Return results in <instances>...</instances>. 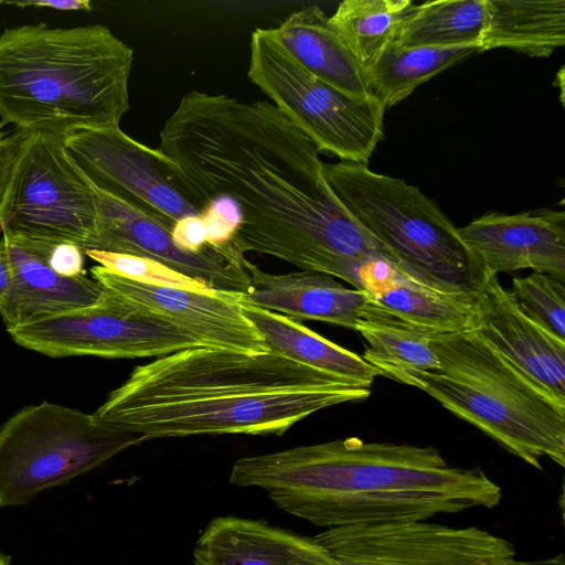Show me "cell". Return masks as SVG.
Returning a JSON list of instances; mask_svg holds the SVG:
<instances>
[{
    "label": "cell",
    "mask_w": 565,
    "mask_h": 565,
    "mask_svg": "<svg viewBox=\"0 0 565 565\" xmlns=\"http://www.w3.org/2000/svg\"><path fill=\"white\" fill-rule=\"evenodd\" d=\"M158 149L199 204L232 200L233 244L359 288L366 264L390 257L327 184L319 150L274 104L191 90L160 131Z\"/></svg>",
    "instance_id": "obj_1"
},
{
    "label": "cell",
    "mask_w": 565,
    "mask_h": 565,
    "mask_svg": "<svg viewBox=\"0 0 565 565\" xmlns=\"http://www.w3.org/2000/svg\"><path fill=\"white\" fill-rule=\"evenodd\" d=\"M371 390L269 351L185 349L137 366L93 413L147 441L194 435H282L313 413Z\"/></svg>",
    "instance_id": "obj_2"
},
{
    "label": "cell",
    "mask_w": 565,
    "mask_h": 565,
    "mask_svg": "<svg viewBox=\"0 0 565 565\" xmlns=\"http://www.w3.org/2000/svg\"><path fill=\"white\" fill-rule=\"evenodd\" d=\"M237 487H257L280 510L316 526L427 521L491 509L501 488L480 468L450 467L434 446L348 437L237 459Z\"/></svg>",
    "instance_id": "obj_3"
},
{
    "label": "cell",
    "mask_w": 565,
    "mask_h": 565,
    "mask_svg": "<svg viewBox=\"0 0 565 565\" xmlns=\"http://www.w3.org/2000/svg\"><path fill=\"white\" fill-rule=\"evenodd\" d=\"M132 49L102 24H24L0 33L1 121L65 135L118 127L129 109Z\"/></svg>",
    "instance_id": "obj_4"
},
{
    "label": "cell",
    "mask_w": 565,
    "mask_h": 565,
    "mask_svg": "<svg viewBox=\"0 0 565 565\" xmlns=\"http://www.w3.org/2000/svg\"><path fill=\"white\" fill-rule=\"evenodd\" d=\"M439 367H380L417 387L527 465L565 467V402L530 379L475 330L431 337Z\"/></svg>",
    "instance_id": "obj_5"
},
{
    "label": "cell",
    "mask_w": 565,
    "mask_h": 565,
    "mask_svg": "<svg viewBox=\"0 0 565 565\" xmlns=\"http://www.w3.org/2000/svg\"><path fill=\"white\" fill-rule=\"evenodd\" d=\"M322 170L340 204L403 275L446 294L477 297L489 280L480 262L417 186L353 162H323Z\"/></svg>",
    "instance_id": "obj_6"
},
{
    "label": "cell",
    "mask_w": 565,
    "mask_h": 565,
    "mask_svg": "<svg viewBox=\"0 0 565 565\" xmlns=\"http://www.w3.org/2000/svg\"><path fill=\"white\" fill-rule=\"evenodd\" d=\"M141 443L93 414L49 402L24 407L0 427V507L24 504Z\"/></svg>",
    "instance_id": "obj_7"
},
{
    "label": "cell",
    "mask_w": 565,
    "mask_h": 565,
    "mask_svg": "<svg viewBox=\"0 0 565 565\" xmlns=\"http://www.w3.org/2000/svg\"><path fill=\"white\" fill-rule=\"evenodd\" d=\"M248 78L319 151L367 166L383 138L385 107L375 97L341 92L305 70L282 47L274 29H256Z\"/></svg>",
    "instance_id": "obj_8"
},
{
    "label": "cell",
    "mask_w": 565,
    "mask_h": 565,
    "mask_svg": "<svg viewBox=\"0 0 565 565\" xmlns=\"http://www.w3.org/2000/svg\"><path fill=\"white\" fill-rule=\"evenodd\" d=\"M98 193L67 156L63 136L29 131L0 213L2 233L97 249Z\"/></svg>",
    "instance_id": "obj_9"
},
{
    "label": "cell",
    "mask_w": 565,
    "mask_h": 565,
    "mask_svg": "<svg viewBox=\"0 0 565 565\" xmlns=\"http://www.w3.org/2000/svg\"><path fill=\"white\" fill-rule=\"evenodd\" d=\"M7 330L17 344L51 358H159L202 347L175 326L134 308L107 289L94 306Z\"/></svg>",
    "instance_id": "obj_10"
},
{
    "label": "cell",
    "mask_w": 565,
    "mask_h": 565,
    "mask_svg": "<svg viewBox=\"0 0 565 565\" xmlns=\"http://www.w3.org/2000/svg\"><path fill=\"white\" fill-rule=\"evenodd\" d=\"M63 146L97 190L170 228L205 211L167 156L132 139L119 126L68 131Z\"/></svg>",
    "instance_id": "obj_11"
},
{
    "label": "cell",
    "mask_w": 565,
    "mask_h": 565,
    "mask_svg": "<svg viewBox=\"0 0 565 565\" xmlns=\"http://www.w3.org/2000/svg\"><path fill=\"white\" fill-rule=\"evenodd\" d=\"M315 539L342 565H511L515 559L504 537L427 521L338 526Z\"/></svg>",
    "instance_id": "obj_12"
},
{
    "label": "cell",
    "mask_w": 565,
    "mask_h": 565,
    "mask_svg": "<svg viewBox=\"0 0 565 565\" xmlns=\"http://www.w3.org/2000/svg\"><path fill=\"white\" fill-rule=\"evenodd\" d=\"M96 189V188H95ZM97 190V189H96ZM98 250L130 254L157 260L221 292L246 294L249 276L244 254L233 242L206 245L192 253L175 245L169 226L97 190Z\"/></svg>",
    "instance_id": "obj_13"
},
{
    "label": "cell",
    "mask_w": 565,
    "mask_h": 565,
    "mask_svg": "<svg viewBox=\"0 0 565 565\" xmlns=\"http://www.w3.org/2000/svg\"><path fill=\"white\" fill-rule=\"evenodd\" d=\"M90 274L105 289L134 308L175 326L202 347L248 354L270 351L259 331L242 313L241 294L150 286L99 265L92 267Z\"/></svg>",
    "instance_id": "obj_14"
},
{
    "label": "cell",
    "mask_w": 565,
    "mask_h": 565,
    "mask_svg": "<svg viewBox=\"0 0 565 565\" xmlns=\"http://www.w3.org/2000/svg\"><path fill=\"white\" fill-rule=\"evenodd\" d=\"M487 279L533 269L565 282V212L550 207L518 214L486 213L458 228Z\"/></svg>",
    "instance_id": "obj_15"
},
{
    "label": "cell",
    "mask_w": 565,
    "mask_h": 565,
    "mask_svg": "<svg viewBox=\"0 0 565 565\" xmlns=\"http://www.w3.org/2000/svg\"><path fill=\"white\" fill-rule=\"evenodd\" d=\"M478 326L475 330L530 379L565 402V340L533 319L491 277L477 295Z\"/></svg>",
    "instance_id": "obj_16"
},
{
    "label": "cell",
    "mask_w": 565,
    "mask_h": 565,
    "mask_svg": "<svg viewBox=\"0 0 565 565\" xmlns=\"http://www.w3.org/2000/svg\"><path fill=\"white\" fill-rule=\"evenodd\" d=\"M11 266L12 281L0 302V316L8 328L40 318L97 303L105 288L85 275L64 277L47 263L56 243L2 233Z\"/></svg>",
    "instance_id": "obj_17"
},
{
    "label": "cell",
    "mask_w": 565,
    "mask_h": 565,
    "mask_svg": "<svg viewBox=\"0 0 565 565\" xmlns=\"http://www.w3.org/2000/svg\"><path fill=\"white\" fill-rule=\"evenodd\" d=\"M193 565H342L316 539L234 515L213 519L193 548Z\"/></svg>",
    "instance_id": "obj_18"
},
{
    "label": "cell",
    "mask_w": 565,
    "mask_h": 565,
    "mask_svg": "<svg viewBox=\"0 0 565 565\" xmlns=\"http://www.w3.org/2000/svg\"><path fill=\"white\" fill-rule=\"evenodd\" d=\"M244 267L250 284L238 301L280 312L295 321L317 320L355 331L370 303L365 291L347 288L327 274L310 270L268 274L247 259Z\"/></svg>",
    "instance_id": "obj_19"
},
{
    "label": "cell",
    "mask_w": 565,
    "mask_h": 565,
    "mask_svg": "<svg viewBox=\"0 0 565 565\" xmlns=\"http://www.w3.org/2000/svg\"><path fill=\"white\" fill-rule=\"evenodd\" d=\"M360 290L382 310L433 334L468 332L478 326L477 297L420 285L385 259H375L362 268Z\"/></svg>",
    "instance_id": "obj_20"
},
{
    "label": "cell",
    "mask_w": 565,
    "mask_h": 565,
    "mask_svg": "<svg viewBox=\"0 0 565 565\" xmlns=\"http://www.w3.org/2000/svg\"><path fill=\"white\" fill-rule=\"evenodd\" d=\"M274 33L291 57L320 81L352 96H372L362 68L319 7L295 11Z\"/></svg>",
    "instance_id": "obj_21"
},
{
    "label": "cell",
    "mask_w": 565,
    "mask_h": 565,
    "mask_svg": "<svg viewBox=\"0 0 565 565\" xmlns=\"http://www.w3.org/2000/svg\"><path fill=\"white\" fill-rule=\"evenodd\" d=\"M239 302L242 313L263 335L269 350L292 361L370 388L380 371L299 322L254 305Z\"/></svg>",
    "instance_id": "obj_22"
},
{
    "label": "cell",
    "mask_w": 565,
    "mask_h": 565,
    "mask_svg": "<svg viewBox=\"0 0 565 565\" xmlns=\"http://www.w3.org/2000/svg\"><path fill=\"white\" fill-rule=\"evenodd\" d=\"M482 52L508 49L547 57L565 44V0H487Z\"/></svg>",
    "instance_id": "obj_23"
},
{
    "label": "cell",
    "mask_w": 565,
    "mask_h": 565,
    "mask_svg": "<svg viewBox=\"0 0 565 565\" xmlns=\"http://www.w3.org/2000/svg\"><path fill=\"white\" fill-rule=\"evenodd\" d=\"M478 53H482L478 46L405 49L393 42L363 70V75L371 95L390 108L420 84Z\"/></svg>",
    "instance_id": "obj_24"
},
{
    "label": "cell",
    "mask_w": 565,
    "mask_h": 565,
    "mask_svg": "<svg viewBox=\"0 0 565 565\" xmlns=\"http://www.w3.org/2000/svg\"><path fill=\"white\" fill-rule=\"evenodd\" d=\"M488 25L487 0H438L415 4L404 20L399 47H461L482 44Z\"/></svg>",
    "instance_id": "obj_25"
},
{
    "label": "cell",
    "mask_w": 565,
    "mask_h": 565,
    "mask_svg": "<svg viewBox=\"0 0 565 565\" xmlns=\"http://www.w3.org/2000/svg\"><path fill=\"white\" fill-rule=\"evenodd\" d=\"M414 7L409 0H344L329 21L363 72L396 41Z\"/></svg>",
    "instance_id": "obj_26"
},
{
    "label": "cell",
    "mask_w": 565,
    "mask_h": 565,
    "mask_svg": "<svg viewBox=\"0 0 565 565\" xmlns=\"http://www.w3.org/2000/svg\"><path fill=\"white\" fill-rule=\"evenodd\" d=\"M355 331L367 343L362 359L377 370L384 366L434 371L439 367L430 331L405 322L370 301Z\"/></svg>",
    "instance_id": "obj_27"
},
{
    "label": "cell",
    "mask_w": 565,
    "mask_h": 565,
    "mask_svg": "<svg viewBox=\"0 0 565 565\" xmlns=\"http://www.w3.org/2000/svg\"><path fill=\"white\" fill-rule=\"evenodd\" d=\"M519 305L556 337L565 340V285L547 274L533 271L512 279Z\"/></svg>",
    "instance_id": "obj_28"
},
{
    "label": "cell",
    "mask_w": 565,
    "mask_h": 565,
    "mask_svg": "<svg viewBox=\"0 0 565 565\" xmlns=\"http://www.w3.org/2000/svg\"><path fill=\"white\" fill-rule=\"evenodd\" d=\"M84 254L97 262L99 266L132 281L158 287L182 288L205 294L215 291L204 282L188 277L147 257L98 249H87Z\"/></svg>",
    "instance_id": "obj_29"
},
{
    "label": "cell",
    "mask_w": 565,
    "mask_h": 565,
    "mask_svg": "<svg viewBox=\"0 0 565 565\" xmlns=\"http://www.w3.org/2000/svg\"><path fill=\"white\" fill-rule=\"evenodd\" d=\"M0 122V213L12 171L28 130Z\"/></svg>",
    "instance_id": "obj_30"
},
{
    "label": "cell",
    "mask_w": 565,
    "mask_h": 565,
    "mask_svg": "<svg viewBox=\"0 0 565 565\" xmlns=\"http://www.w3.org/2000/svg\"><path fill=\"white\" fill-rule=\"evenodd\" d=\"M175 245L184 250L196 253L207 244V230L202 216H189L178 221L171 231Z\"/></svg>",
    "instance_id": "obj_31"
},
{
    "label": "cell",
    "mask_w": 565,
    "mask_h": 565,
    "mask_svg": "<svg viewBox=\"0 0 565 565\" xmlns=\"http://www.w3.org/2000/svg\"><path fill=\"white\" fill-rule=\"evenodd\" d=\"M49 266L64 277L83 275L84 250L70 243H56L47 257Z\"/></svg>",
    "instance_id": "obj_32"
},
{
    "label": "cell",
    "mask_w": 565,
    "mask_h": 565,
    "mask_svg": "<svg viewBox=\"0 0 565 565\" xmlns=\"http://www.w3.org/2000/svg\"><path fill=\"white\" fill-rule=\"evenodd\" d=\"M0 4H12L20 8L34 6L40 8H51L62 11H90L92 3L88 0H25V1H3Z\"/></svg>",
    "instance_id": "obj_33"
},
{
    "label": "cell",
    "mask_w": 565,
    "mask_h": 565,
    "mask_svg": "<svg viewBox=\"0 0 565 565\" xmlns=\"http://www.w3.org/2000/svg\"><path fill=\"white\" fill-rule=\"evenodd\" d=\"M12 281V266L3 237L0 239V302L4 299Z\"/></svg>",
    "instance_id": "obj_34"
},
{
    "label": "cell",
    "mask_w": 565,
    "mask_h": 565,
    "mask_svg": "<svg viewBox=\"0 0 565 565\" xmlns=\"http://www.w3.org/2000/svg\"><path fill=\"white\" fill-rule=\"evenodd\" d=\"M511 565H565V558L562 553L548 558L536 561H519L514 559Z\"/></svg>",
    "instance_id": "obj_35"
},
{
    "label": "cell",
    "mask_w": 565,
    "mask_h": 565,
    "mask_svg": "<svg viewBox=\"0 0 565 565\" xmlns=\"http://www.w3.org/2000/svg\"><path fill=\"white\" fill-rule=\"evenodd\" d=\"M0 565H11V559L8 555L0 551Z\"/></svg>",
    "instance_id": "obj_36"
}]
</instances>
